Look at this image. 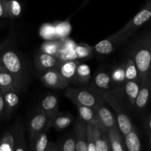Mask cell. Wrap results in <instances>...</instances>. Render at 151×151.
I'll return each instance as SVG.
<instances>
[{
	"instance_id": "21",
	"label": "cell",
	"mask_w": 151,
	"mask_h": 151,
	"mask_svg": "<svg viewBox=\"0 0 151 151\" xmlns=\"http://www.w3.org/2000/svg\"><path fill=\"white\" fill-rule=\"evenodd\" d=\"M91 78V68L88 64L80 63L77 68L76 73L72 83H87Z\"/></svg>"
},
{
	"instance_id": "29",
	"label": "cell",
	"mask_w": 151,
	"mask_h": 151,
	"mask_svg": "<svg viewBox=\"0 0 151 151\" xmlns=\"http://www.w3.org/2000/svg\"><path fill=\"white\" fill-rule=\"evenodd\" d=\"M125 74L126 81H139V72L136 63L133 58H128L125 63Z\"/></svg>"
},
{
	"instance_id": "18",
	"label": "cell",
	"mask_w": 151,
	"mask_h": 151,
	"mask_svg": "<svg viewBox=\"0 0 151 151\" xmlns=\"http://www.w3.org/2000/svg\"><path fill=\"white\" fill-rule=\"evenodd\" d=\"M151 94V83L148 80L140 84V89L135 101V107L139 110L145 109L148 103Z\"/></svg>"
},
{
	"instance_id": "37",
	"label": "cell",
	"mask_w": 151,
	"mask_h": 151,
	"mask_svg": "<svg viewBox=\"0 0 151 151\" xmlns=\"http://www.w3.org/2000/svg\"><path fill=\"white\" fill-rule=\"evenodd\" d=\"M0 18H7V10H6L5 1L4 0H0Z\"/></svg>"
},
{
	"instance_id": "45",
	"label": "cell",
	"mask_w": 151,
	"mask_h": 151,
	"mask_svg": "<svg viewBox=\"0 0 151 151\" xmlns=\"http://www.w3.org/2000/svg\"><path fill=\"white\" fill-rule=\"evenodd\" d=\"M110 151H111V150H110Z\"/></svg>"
},
{
	"instance_id": "2",
	"label": "cell",
	"mask_w": 151,
	"mask_h": 151,
	"mask_svg": "<svg viewBox=\"0 0 151 151\" xmlns=\"http://www.w3.org/2000/svg\"><path fill=\"white\" fill-rule=\"evenodd\" d=\"M97 93H98L99 96L104 100V102H106L115 111L116 114L117 127L123 137L129 134L134 128L129 116L125 113L119 97H116V95L111 91H101L99 92L97 91Z\"/></svg>"
},
{
	"instance_id": "7",
	"label": "cell",
	"mask_w": 151,
	"mask_h": 151,
	"mask_svg": "<svg viewBox=\"0 0 151 151\" xmlns=\"http://www.w3.org/2000/svg\"><path fill=\"white\" fill-rule=\"evenodd\" d=\"M151 19V0H148L139 12L119 30L123 32H133Z\"/></svg>"
},
{
	"instance_id": "11",
	"label": "cell",
	"mask_w": 151,
	"mask_h": 151,
	"mask_svg": "<svg viewBox=\"0 0 151 151\" xmlns=\"http://www.w3.org/2000/svg\"><path fill=\"white\" fill-rule=\"evenodd\" d=\"M80 63L81 62L78 60H60L55 69H56L62 78L69 84L73 81L77 68Z\"/></svg>"
},
{
	"instance_id": "6",
	"label": "cell",
	"mask_w": 151,
	"mask_h": 151,
	"mask_svg": "<svg viewBox=\"0 0 151 151\" xmlns=\"http://www.w3.org/2000/svg\"><path fill=\"white\" fill-rule=\"evenodd\" d=\"M94 109L97 115L99 127L102 131L108 133L111 129L117 126L116 119L113 113L106 107L104 100L101 97Z\"/></svg>"
},
{
	"instance_id": "32",
	"label": "cell",
	"mask_w": 151,
	"mask_h": 151,
	"mask_svg": "<svg viewBox=\"0 0 151 151\" xmlns=\"http://www.w3.org/2000/svg\"><path fill=\"white\" fill-rule=\"evenodd\" d=\"M74 51H75L77 59L88 58L91 57V55H92L93 47L88 44H84V43L76 44Z\"/></svg>"
},
{
	"instance_id": "13",
	"label": "cell",
	"mask_w": 151,
	"mask_h": 151,
	"mask_svg": "<svg viewBox=\"0 0 151 151\" xmlns=\"http://www.w3.org/2000/svg\"><path fill=\"white\" fill-rule=\"evenodd\" d=\"M4 101V113L7 118L11 116L19 103V90L10 89L2 91Z\"/></svg>"
},
{
	"instance_id": "20",
	"label": "cell",
	"mask_w": 151,
	"mask_h": 151,
	"mask_svg": "<svg viewBox=\"0 0 151 151\" xmlns=\"http://www.w3.org/2000/svg\"><path fill=\"white\" fill-rule=\"evenodd\" d=\"M10 89L19 90L15 78L0 65V90L6 91Z\"/></svg>"
},
{
	"instance_id": "5",
	"label": "cell",
	"mask_w": 151,
	"mask_h": 151,
	"mask_svg": "<svg viewBox=\"0 0 151 151\" xmlns=\"http://www.w3.org/2000/svg\"><path fill=\"white\" fill-rule=\"evenodd\" d=\"M131 35L129 32H123L120 30L104 40H102L94 46V49L98 54L106 55L113 52L114 50L128 37Z\"/></svg>"
},
{
	"instance_id": "27",
	"label": "cell",
	"mask_w": 151,
	"mask_h": 151,
	"mask_svg": "<svg viewBox=\"0 0 151 151\" xmlns=\"http://www.w3.org/2000/svg\"><path fill=\"white\" fill-rule=\"evenodd\" d=\"M7 18L15 19L19 18L22 14V7L18 0H4Z\"/></svg>"
},
{
	"instance_id": "17",
	"label": "cell",
	"mask_w": 151,
	"mask_h": 151,
	"mask_svg": "<svg viewBox=\"0 0 151 151\" xmlns=\"http://www.w3.org/2000/svg\"><path fill=\"white\" fill-rule=\"evenodd\" d=\"M72 122V116L71 114H66L58 112L54 116L50 119L49 128L52 127L56 131H60L66 129L71 125Z\"/></svg>"
},
{
	"instance_id": "8",
	"label": "cell",
	"mask_w": 151,
	"mask_h": 151,
	"mask_svg": "<svg viewBox=\"0 0 151 151\" xmlns=\"http://www.w3.org/2000/svg\"><path fill=\"white\" fill-rule=\"evenodd\" d=\"M49 121L50 118L41 110L37 112L32 116L29 120L28 125V131L30 142L43 131H47L49 130Z\"/></svg>"
},
{
	"instance_id": "1",
	"label": "cell",
	"mask_w": 151,
	"mask_h": 151,
	"mask_svg": "<svg viewBox=\"0 0 151 151\" xmlns=\"http://www.w3.org/2000/svg\"><path fill=\"white\" fill-rule=\"evenodd\" d=\"M134 62L139 72V82L143 83L147 80L151 62V35L143 38L136 47Z\"/></svg>"
},
{
	"instance_id": "35",
	"label": "cell",
	"mask_w": 151,
	"mask_h": 151,
	"mask_svg": "<svg viewBox=\"0 0 151 151\" xmlns=\"http://www.w3.org/2000/svg\"><path fill=\"white\" fill-rule=\"evenodd\" d=\"M60 151H76L75 138L72 137H69L65 139L64 141L59 144Z\"/></svg>"
},
{
	"instance_id": "41",
	"label": "cell",
	"mask_w": 151,
	"mask_h": 151,
	"mask_svg": "<svg viewBox=\"0 0 151 151\" xmlns=\"http://www.w3.org/2000/svg\"><path fill=\"white\" fill-rule=\"evenodd\" d=\"M147 129L149 130L150 132H151V115L149 117L148 121H147Z\"/></svg>"
},
{
	"instance_id": "12",
	"label": "cell",
	"mask_w": 151,
	"mask_h": 151,
	"mask_svg": "<svg viewBox=\"0 0 151 151\" xmlns=\"http://www.w3.org/2000/svg\"><path fill=\"white\" fill-rule=\"evenodd\" d=\"M75 134L76 151H87V124L81 118L75 122Z\"/></svg>"
},
{
	"instance_id": "42",
	"label": "cell",
	"mask_w": 151,
	"mask_h": 151,
	"mask_svg": "<svg viewBox=\"0 0 151 151\" xmlns=\"http://www.w3.org/2000/svg\"><path fill=\"white\" fill-rule=\"evenodd\" d=\"M147 80L151 83V62H150V69H149V74H148V77H147Z\"/></svg>"
},
{
	"instance_id": "14",
	"label": "cell",
	"mask_w": 151,
	"mask_h": 151,
	"mask_svg": "<svg viewBox=\"0 0 151 151\" xmlns=\"http://www.w3.org/2000/svg\"><path fill=\"white\" fill-rule=\"evenodd\" d=\"M58 98L54 94H47L41 103V110L51 119L58 112Z\"/></svg>"
},
{
	"instance_id": "36",
	"label": "cell",
	"mask_w": 151,
	"mask_h": 151,
	"mask_svg": "<svg viewBox=\"0 0 151 151\" xmlns=\"http://www.w3.org/2000/svg\"><path fill=\"white\" fill-rule=\"evenodd\" d=\"M87 132H88V140H87V151H97L95 144L93 138V126L87 124Z\"/></svg>"
},
{
	"instance_id": "33",
	"label": "cell",
	"mask_w": 151,
	"mask_h": 151,
	"mask_svg": "<svg viewBox=\"0 0 151 151\" xmlns=\"http://www.w3.org/2000/svg\"><path fill=\"white\" fill-rule=\"evenodd\" d=\"M39 33L40 35L46 41L58 39L56 35L55 27L52 24H44L40 29Z\"/></svg>"
},
{
	"instance_id": "44",
	"label": "cell",
	"mask_w": 151,
	"mask_h": 151,
	"mask_svg": "<svg viewBox=\"0 0 151 151\" xmlns=\"http://www.w3.org/2000/svg\"><path fill=\"white\" fill-rule=\"evenodd\" d=\"M2 27H3V24H2L0 23V29H1Z\"/></svg>"
},
{
	"instance_id": "39",
	"label": "cell",
	"mask_w": 151,
	"mask_h": 151,
	"mask_svg": "<svg viewBox=\"0 0 151 151\" xmlns=\"http://www.w3.org/2000/svg\"><path fill=\"white\" fill-rule=\"evenodd\" d=\"M4 112V101L2 91L0 90V116H2Z\"/></svg>"
},
{
	"instance_id": "30",
	"label": "cell",
	"mask_w": 151,
	"mask_h": 151,
	"mask_svg": "<svg viewBox=\"0 0 151 151\" xmlns=\"http://www.w3.org/2000/svg\"><path fill=\"white\" fill-rule=\"evenodd\" d=\"M15 139L11 131H6L0 139V151H14Z\"/></svg>"
},
{
	"instance_id": "25",
	"label": "cell",
	"mask_w": 151,
	"mask_h": 151,
	"mask_svg": "<svg viewBox=\"0 0 151 151\" xmlns=\"http://www.w3.org/2000/svg\"><path fill=\"white\" fill-rule=\"evenodd\" d=\"M124 84L125 95L131 106H134L136 99L140 89L139 82L137 81H128Z\"/></svg>"
},
{
	"instance_id": "26",
	"label": "cell",
	"mask_w": 151,
	"mask_h": 151,
	"mask_svg": "<svg viewBox=\"0 0 151 151\" xmlns=\"http://www.w3.org/2000/svg\"><path fill=\"white\" fill-rule=\"evenodd\" d=\"M61 47V38L46 41L41 47V52L57 57Z\"/></svg>"
},
{
	"instance_id": "9",
	"label": "cell",
	"mask_w": 151,
	"mask_h": 151,
	"mask_svg": "<svg viewBox=\"0 0 151 151\" xmlns=\"http://www.w3.org/2000/svg\"><path fill=\"white\" fill-rule=\"evenodd\" d=\"M41 81L46 87L52 89H64L69 86V83L55 69L41 74Z\"/></svg>"
},
{
	"instance_id": "10",
	"label": "cell",
	"mask_w": 151,
	"mask_h": 151,
	"mask_svg": "<svg viewBox=\"0 0 151 151\" xmlns=\"http://www.w3.org/2000/svg\"><path fill=\"white\" fill-rule=\"evenodd\" d=\"M60 59L55 56L40 52L35 57V66L37 71L42 74L50 69H55Z\"/></svg>"
},
{
	"instance_id": "19",
	"label": "cell",
	"mask_w": 151,
	"mask_h": 151,
	"mask_svg": "<svg viewBox=\"0 0 151 151\" xmlns=\"http://www.w3.org/2000/svg\"><path fill=\"white\" fill-rule=\"evenodd\" d=\"M78 108L80 118L86 124L92 126H99L97 115L94 109L87 106H76Z\"/></svg>"
},
{
	"instance_id": "40",
	"label": "cell",
	"mask_w": 151,
	"mask_h": 151,
	"mask_svg": "<svg viewBox=\"0 0 151 151\" xmlns=\"http://www.w3.org/2000/svg\"><path fill=\"white\" fill-rule=\"evenodd\" d=\"M11 41H12V38L11 37H9V38H6L4 41L0 42V53H1V52L2 51L5 47H7V45H9V44H10Z\"/></svg>"
},
{
	"instance_id": "16",
	"label": "cell",
	"mask_w": 151,
	"mask_h": 151,
	"mask_svg": "<svg viewBox=\"0 0 151 151\" xmlns=\"http://www.w3.org/2000/svg\"><path fill=\"white\" fill-rule=\"evenodd\" d=\"M111 151H126L124 139L118 127H114L108 132Z\"/></svg>"
},
{
	"instance_id": "24",
	"label": "cell",
	"mask_w": 151,
	"mask_h": 151,
	"mask_svg": "<svg viewBox=\"0 0 151 151\" xmlns=\"http://www.w3.org/2000/svg\"><path fill=\"white\" fill-rule=\"evenodd\" d=\"M124 141L126 151H142L139 137L134 128L124 137Z\"/></svg>"
},
{
	"instance_id": "34",
	"label": "cell",
	"mask_w": 151,
	"mask_h": 151,
	"mask_svg": "<svg viewBox=\"0 0 151 151\" xmlns=\"http://www.w3.org/2000/svg\"><path fill=\"white\" fill-rule=\"evenodd\" d=\"M55 32L58 38H63L70 32V24L66 22H61L55 26Z\"/></svg>"
},
{
	"instance_id": "22",
	"label": "cell",
	"mask_w": 151,
	"mask_h": 151,
	"mask_svg": "<svg viewBox=\"0 0 151 151\" xmlns=\"http://www.w3.org/2000/svg\"><path fill=\"white\" fill-rule=\"evenodd\" d=\"M13 134L15 139L14 151H27L25 142L24 132L21 123L17 122L13 130Z\"/></svg>"
},
{
	"instance_id": "38",
	"label": "cell",
	"mask_w": 151,
	"mask_h": 151,
	"mask_svg": "<svg viewBox=\"0 0 151 151\" xmlns=\"http://www.w3.org/2000/svg\"><path fill=\"white\" fill-rule=\"evenodd\" d=\"M45 151H60L59 144L55 142H49Z\"/></svg>"
},
{
	"instance_id": "28",
	"label": "cell",
	"mask_w": 151,
	"mask_h": 151,
	"mask_svg": "<svg viewBox=\"0 0 151 151\" xmlns=\"http://www.w3.org/2000/svg\"><path fill=\"white\" fill-rule=\"evenodd\" d=\"M48 142L47 131H43L31 142V151H45Z\"/></svg>"
},
{
	"instance_id": "15",
	"label": "cell",
	"mask_w": 151,
	"mask_h": 151,
	"mask_svg": "<svg viewBox=\"0 0 151 151\" xmlns=\"http://www.w3.org/2000/svg\"><path fill=\"white\" fill-rule=\"evenodd\" d=\"M93 138L97 151H110L108 133L102 131L99 126H93Z\"/></svg>"
},
{
	"instance_id": "23",
	"label": "cell",
	"mask_w": 151,
	"mask_h": 151,
	"mask_svg": "<svg viewBox=\"0 0 151 151\" xmlns=\"http://www.w3.org/2000/svg\"><path fill=\"white\" fill-rule=\"evenodd\" d=\"M94 83L97 88L103 91L111 89L114 85L112 82L110 74L106 72H100L96 75L94 78Z\"/></svg>"
},
{
	"instance_id": "3",
	"label": "cell",
	"mask_w": 151,
	"mask_h": 151,
	"mask_svg": "<svg viewBox=\"0 0 151 151\" xmlns=\"http://www.w3.org/2000/svg\"><path fill=\"white\" fill-rule=\"evenodd\" d=\"M0 65L15 78L19 90L23 83V69L21 59L13 50H6L0 54Z\"/></svg>"
},
{
	"instance_id": "31",
	"label": "cell",
	"mask_w": 151,
	"mask_h": 151,
	"mask_svg": "<svg viewBox=\"0 0 151 151\" xmlns=\"http://www.w3.org/2000/svg\"><path fill=\"white\" fill-rule=\"evenodd\" d=\"M112 82L114 85H122L126 82L125 74V64H121L115 67L110 74Z\"/></svg>"
},
{
	"instance_id": "4",
	"label": "cell",
	"mask_w": 151,
	"mask_h": 151,
	"mask_svg": "<svg viewBox=\"0 0 151 151\" xmlns=\"http://www.w3.org/2000/svg\"><path fill=\"white\" fill-rule=\"evenodd\" d=\"M65 97L76 106H87L94 109L100 97L94 93L85 89L71 88L65 93Z\"/></svg>"
},
{
	"instance_id": "43",
	"label": "cell",
	"mask_w": 151,
	"mask_h": 151,
	"mask_svg": "<svg viewBox=\"0 0 151 151\" xmlns=\"http://www.w3.org/2000/svg\"><path fill=\"white\" fill-rule=\"evenodd\" d=\"M150 147L151 150V132H150Z\"/></svg>"
}]
</instances>
